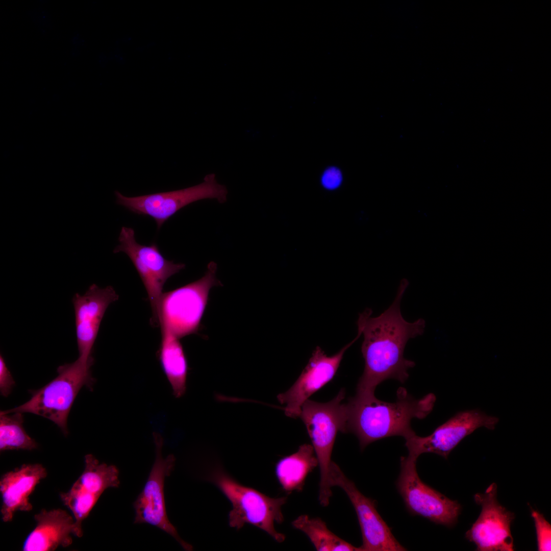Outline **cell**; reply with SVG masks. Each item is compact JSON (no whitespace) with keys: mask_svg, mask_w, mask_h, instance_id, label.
<instances>
[{"mask_svg":"<svg viewBox=\"0 0 551 551\" xmlns=\"http://www.w3.org/2000/svg\"><path fill=\"white\" fill-rule=\"evenodd\" d=\"M408 285L407 279H402L393 302L380 315L371 317L369 308L359 315L357 323L363 335L364 369L357 384V396L374 395L377 387L388 379L404 383L409 377L408 370L415 365L404 357V350L409 340L423 334L425 321L419 318L408 322L402 314L401 301Z\"/></svg>","mask_w":551,"mask_h":551,"instance_id":"1","label":"cell"},{"mask_svg":"<svg viewBox=\"0 0 551 551\" xmlns=\"http://www.w3.org/2000/svg\"><path fill=\"white\" fill-rule=\"evenodd\" d=\"M93 361L92 358L86 360L79 357L73 363L60 366L58 375L42 388L34 391L30 400L1 413L35 414L53 421L67 435V417L72 404L81 388L92 383L90 367Z\"/></svg>","mask_w":551,"mask_h":551,"instance_id":"4","label":"cell"},{"mask_svg":"<svg viewBox=\"0 0 551 551\" xmlns=\"http://www.w3.org/2000/svg\"><path fill=\"white\" fill-rule=\"evenodd\" d=\"M292 526L304 533L318 551H361L332 532L320 518L302 515L292 522Z\"/></svg>","mask_w":551,"mask_h":551,"instance_id":"20","label":"cell"},{"mask_svg":"<svg viewBox=\"0 0 551 551\" xmlns=\"http://www.w3.org/2000/svg\"><path fill=\"white\" fill-rule=\"evenodd\" d=\"M34 519L36 525L24 540L22 550L53 551L72 544L70 534H75L74 520L66 511L42 509Z\"/></svg>","mask_w":551,"mask_h":551,"instance_id":"17","label":"cell"},{"mask_svg":"<svg viewBox=\"0 0 551 551\" xmlns=\"http://www.w3.org/2000/svg\"><path fill=\"white\" fill-rule=\"evenodd\" d=\"M162 339L159 357L162 369L176 397L186 392L188 363L180 338L165 328H161Z\"/></svg>","mask_w":551,"mask_h":551,"instance_id":"19","label":"cell"},{"mask_svg":"<svg viewBox=\"0 0 551 551\" xmlns=\"http://www.w3.org/2000/svg\"><path fill=\"white\" fill-rule=\"evenodd\" d=\"M361 335V332L358 330L356 338L333 356H328L319 346L315 348L307 365L294 384L287 391L277 396L279 402L286 405L284 410L287 416L299 417L304 403L332 380L345 352Z\"/></svg>","mask_w":551,"mask_h":551,"instance_id":"14","label":"cell"},{"mask_svg":"<svg viewBox=\"0 0 551 551\" xmlns=\"http://www.w3.org/2000/svg\"><path fill=\"white\" fill-rule=\"evenodd\" d=\"M206 479L215 484L231 502L232 509L228 518L231 527L239 530L248 523L264 531L278 542L285 540V536L276 530L274 524L284 521L282 507L287 496L272 498L243 486L219 465L210 471Z\"/></svg>","mask_w":551,"mask_h":551,"instance_id":"3","label":"cell"},{"mask_svg":"<svg viewBox=\"0 0 551 551\" xmlns=\"http://www.w3.org/2000/svg\"><path fill=\"white\" fill-rule=\"evenodd\" d=\"M85 468L76 481L84 489L98 496L110 488L120 485L119 470L114 465L100 463L91 454L84 457Z\"/></svg>","mask_w":551,"mask_h":551,"instance_id":"21","label":"cell"},{"mask_svg":"<svg viewBox=\"0 0 551 551\" xmlns=\"http://www.w3.org/2000/svg\"><path fill=\"white\" fill-rule=\"evenodd\" d=\"M318 465L312 445L305 443L295 453L281 459L276 464L275 472L283 489L290 493L301 491L307 475Z\"/></svg>","mask_w":551,"mask_h":551,"instance_id":"18","label":"cell"},{"mask_svg":"<svg viewBox=\"0 0 551 551\" xmlns=\"http://www.w3.org/2000/svg\"><path fill=\"white\" fill-rule=\"evenodd\" d=\"M496 417L480 410L459 412L438 427L429 436L416 434L406 439L408 456L416 459L423 453H434L445 459L466 436L481 427L494 430L498 422Z\"/></svg>","mask_w":551,"mask_h":551,"instance_id":"12","label":"cell"},{"mask_svg":"<svg viewBox=\"0 0 551 551\" xmlns=\"http://www.w3.org/2000/svg\"><path fill=\"white\" fill-rule=\"evenodd\" d=\"M345 390L342 389L331 400L319 403L307 400L299 416L304 422L317 457L320 479L318 499L326 507L332 493L329 484L331 455L338 432L345 433L346 408L342 401Z\"/></svg>","mask_w":551,"mask_h":551,"instance_id":"5","label":"cell"},{"mask_svg":"<svg viewBox=\"0 0 551 551\" xmlns=\"http://www.w3.org/2000/svg\"><path fill=\"white\" fill-rule=\"evenodd\" d=\"M531 516L533 518L536 531L538 550L550 551L551 549V525L543 514L532 508Z\"/></svg>","mask_w":551,"mask_h":551,"instance_id":"24","label":"cell"},{"mask_svg":"<svg viewBox=\"0 0 551 551\" xmlns=\"http://www.w3.org/2000/svg\"><path fill=\"white\" fill-rule=\"evenodd\" d=\"M227 188L217 182L213 173L206 176L203 182L198 185L180 190L134 197L115 192L117 204L136 214L152 217L159 229L185 206L207 198L216 199L223 203L227 200Z\"/></svg>","mask_w":551,"mask_h":551,"instance_id":"8","label":"cell"},{"mask_svg":"<svg viewBox=\"0 0 551 551\" xmlns=\"http://www.w3.org/2000/svg\"><path fill=\"white\" fill-rule=\"evenodd\" d=\"M46 476V469L38 463L23 464L2 476L1 513L4 522L11 521L15 513L18 511L29 512L32 510L29 496L40 481Z\"/></svg>","mask_w":551,"mask_h":551,"instance_id":"16","label":"cell"},{"mask_svg":"<svg viewBox=\"0 0 551 551\" xmlns=\"http://www.w3.org/2000/svg\"><path fill=\"white\" fill-rule=\"evenodd\" d=\"M0 414V450L23 449L31 450L37 443L26 432L22 413Z\"/></svg>","mask_w":551,"mask_h":551,"instance_id":"22","label":"cell"},{"mask_svg":"<svg viewBox=\"0 0 551 551\" xmlns=\"http://www.w3.org/2000/svg\"><path fill=\"white\" fill-rule=\"evenodd\" d=\"M417 459L400 458V471L396 482V488L408 511L438 524L450 528L458 521L461 506L423 483L416 469Z\"/></svg>","mask_w":551,"mask_h":551,"instance_id":"9","label":"cell"},{"mask_svg":"<svg viewBox=\"0 0 551 551\" xmlns=\"http://www.w3.org/2000/svg\"><path fill=\"white\" fill-rule=\"evenodd\" d=\"M153 436L155 459L142 491L133 503L134 523H146L158 528L172 537L184 550H192V545L180 537L167 515L164 483L174 469L176 458L172 454L164 457L163 438L157 433Z\"/></svg>","mask_w":551,"mask_h":551,"instance_id":"7","label":"cell"},{"mask_svg":"<svg viewBox=\"0 0 551 551\" xmlns=\"http://www.w3.org/2000/svg\"><path fill=\"white\" fill-rule=\"evenodd\" d=\"M118 242L113 252L126 254L133 263L148 294L153 314L151 322L154 326H159L158 310L164 285L168 279L185 268V265L165 259L155 243L149 245L138 243L131 228L122 227Z\"/></svg>","mask_w":551,"mask_h":551,"instance_id":"10","label":"cell"},{"mask_svg":"<svg viewBox=\"0 0 551 551\" xmlns=\"http://www.w3.org/2000/svg\"><path fill=\"white\" fill-rule=\"evenodd\" d=\"M394 402L388 403L375 395L355 396L346 403L345 433L358 438L361 450L370 443L394 436L405 439L416 433L412 430V419L425 418L433 410L436 397L433 393L415 399L403 387L398 389Z\"/></svg>","mask_w":551,"mask_h":551,"instance_id":"2","label":"cell"},{"mask_svg":"<svg viewBox=\"0 0 551 551\" xmlns=\"http://www.w3.org/2000/svg\"><path fill=\"white\" fill-rule=\"evenodd\" d=\"M474 499L481 506L482 510L466 532L467 539L473 542L480 551L514 550L510 529L515 516L498 503L496 484H490L484 493L475 494Z\"/></svg>","mask_w":551,"mask_h":551,"instance_id":"13","label":"cell"},{"mask_svg":"<svg viewBox=\"0 0 551 551\" xmlns=\"http://www.w3.org/2000/svg\"><path fill=\"white\" fill-rule=\"evenodd\" d=\"M60 497L63 504L71 511L74 516V536L82 537V522L88 516L100 497L84 489L77 481L69 491L61 492Z\"/></svg>","mask_w":551,"mask_h":551,"instance_id":"23","label":"cell"},{"mask_svg":"<svg viewBox=\"0 0 551 551\" xmlns=\"http://www.w3.org/2000/svg\"><path fill=\"white\" fill-rule=\"evenodd\" d=\"M15 381L9 370L2 356H0V392L7 397L11 393Z\"/></svg>","mask_w":551,"mask_h":551,"instance_id":"25","label":"cell"},{"mask_svg":"<svg viewBox=\"0 0 551 551\" xmlns=\"http://www.w3.org/2000/svg\"><path fill=\"white\" fill-rule=\"evenodd\" d=\"M118 297L111 286L101 288L94 284L84 294L74 295L72 302L79 357L86 360L92 358V349L105 313Z\"/></svg>","mask_w":551,"mask_h":551,"instance_id":"15","label":"cell"},{"mask_svg":"<svg viewBox=\"0 0 551 551\" xmlns=\"http://www.w3.org/2000/svg\"><path fill=\"white\" fill-rule=\"evenodd\" d=\"M329 484L331 487L341 488L354 508L362 536L361 551L407 550L378 513L376 501L364 495L333 461L330 469Z\"/></svg>","mask_w":551,"mask_h":551,"instance_id":"11","label":"cell"},{"mask_svg":"<svg viewBox=\"0 0 551 551\" xmlns=\"http://www.w3.org/2000/svg\"><path fill=\"white\" fill-rule=\"evenodd\" d=\"M217 265L210 262L201 279L163 292L158 310L159 324L179 338L196 333L199 329L210 289L221 285L216 277Z\"/></svg>","mask_w":551,"mask_h":551,"instance_id":"6","label":"cell"},{"mask_svg":"<svg viewBox=\"0 0 551 551\" xmlns=\"http://www.w3.org/2000/svg\"><path fill=\"white\" fill-rule=\"evenodd\" d=\"M342 175L340 170L335 167L327 169L322 177V184L328 189H334L338 187L342 181Z\"/></svg>","mask_w":551,"mask_h":551,"instance_id":"26","label":"cell"}]
</instances>
